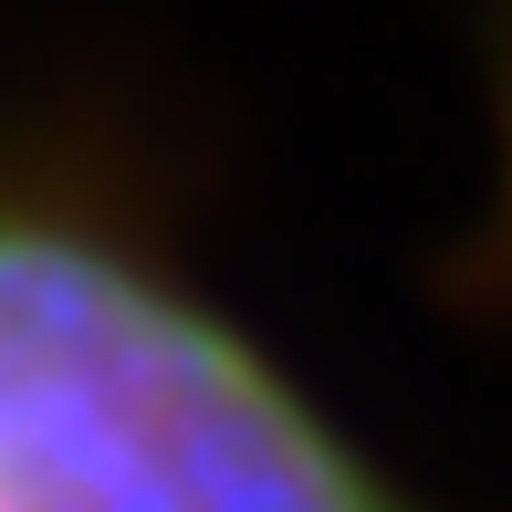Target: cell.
Wrapping results in <instances>:
<instances>
[{
    "label": "cell",
    "instance_id": "cell-1",
    "mask_svg": "<svg viewBox=\"0 0 512 512\" xmlns=\"http://www.w3.org/2000/svg\"><path fill=\"white\" fill-rule=\"evenodd\" d=\"M0 512H439L84 147L0 136Z\"/></svg>",
    "mask_w": 512,
    "mask_h": 512
},
{
    "label": "cell",
    "instance_id": "cell-2",
    "mask_svg": "<svg viewBox=\"0 0 512 512\" xmlns=\"http://www.w3.org/2000/svg\"><path fill=\"white\" fill-rule=\"evenodd\" d=\"M481 293L512 304V0H502V53H492V209H481Z\"/></svg>",
    "mask_w": 512,
    "mask_h": 512
}]
</instances>
